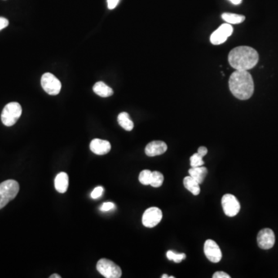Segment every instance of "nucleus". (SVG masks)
<instances>
[{
	"instance_id": "1",
	"label": "nucleus",
	"mask_w": 278,
	"mask_h": 278,
	"mask_svg": "<svg viewBox=\"0 0 278 278\" xmlns=\"http://www.w3.org/2000/svg\"><path fill=\"white\" fill-rule=\"evenodd\" d=\"M229 88L235 98L248 100L254 92L253 77L248 71L236 70L229 79Z\"/></svg>"
},
{
	"instance_id": "2",
	"label": "nucleus",
	"mask_w": 278,
	"mask_h": 278,
	"mask_svg": "<svg viewBox=\"0 0 278 278\" xmlns=\"http://www.w3.org/2000/svg\"><path fill=\"white\" fill-rule=\"evenodd\" d=\"M228 61L235 70L248 71L257 65L259 61V54L250 46H237L230 51Z\"/></svg>"
},
{
	"instance_id": "3",
	"label": "nucleus",
	"mask_w": 278,
	"mask_h": 278,
	"mask_svg": "<svg viewBox=\"0 0 278 278\" xmlns=\"http://www.w3.org/2000/svg\"><path fill=\"white\" fill-rule=\"evenodd\" d=\"M19 185L16 181H4L0 183V209L5 207L9 202L17 196Z\"/></svg>"
},
{
	"instance_id": "4",
	"label": "nucleus",
	"mask_w": 278,
	"mask_h": 278,
	"mask_svg": "<svg viewBox=\"0 0 278 278\" xmlns=\"http://www.w3.org/2000/svg\"><path fill=\"white\" fill-rule=\"evenodd\" d=\"M22 115V107L17 102H10L4 107L1 115L2 124L11 127L17 122Z\"/></svg>"
},
{
	"instance_id": "5",
	"label": "nucleus",
	"mask_w": 278,
	"mask_h": 278,
	"mask_svg": "<svg viewBox=\"0 0 278 278\" xmlns=\"http://www.w3.org/2000/svg\"><path fill=\"white\" fill-rule=\"evenodd\" d=\"M97 270L106 278H119L122 275V271L119 266L114 263L113 261L104 258L98 261Z\"/></svg>"
},
{
	"instance_id": "6",
	"label": "nucleus",
	"mask_w": 278,
	"mask_h": 278,
	"mask_svg": "<svg viewBox=\"0 0 278 278\" xmlns=\"http://www.w3.org/2000/svg\"><path fill=\"white\" fill-rule=\"evenodd\" d=\"M41 86L50 95H58L61 90V83L54 74L46 73L41 77Z\"/></svg>"
},
{
	"instance_id": "7",
	"label": "nucleus",
	"mask_w": 278,
	"mask_h": 278,
	"mask_svg": "<svg viewBox=\"0 0 278 278\" xmlns=\"http://www.w3.org/2000/svg\"><path fill=\"white\" fill-rule=\"evenodd\" d=\"M222 206L227 217H233L237 215L240 210V204L232 194H226L222 198Z\"/></svg>"
},
{
	"instance_id": "8",
	"label": "nucleus",
	"mask_w": 278,
	"mask_h": 278,
	"mask_svg": "<svg viewBox=\"0 0 278 278\" xmlns=\"http://www.w3.org/2000/svg\"><path fill=\"white\" fill-rule=\"evenodd\" d=\"M233 32L234 28L231 24L227 23H223L217 30L212 33L210 36V42L213 45L222 44L232 35Z\"/></svg>"
},
{
	"instance_id": "9",
	"label": "nucleus",
	"mask_w": 278,
	"mask_h": 278,
	"mask_svg": "<svg viewBox=\"0 0 278 278\" xmlns=\"http://www.w3.org/2000/svg\"><path fill=\"white\" fill-rule=\"evenodd\" d=\"M162 219V212L158 207H150L146 209L142 216V223L146 227L152 228L157 226Z\"/></svg>"
},
{
	"instance_id": "10",
	"label": "nucleus",
	"mask_w": 278,
	"mask_h": 278,
	"mask_svg": "<svg viewBox=\"0 0 278 278\" xmlns=\"http://www.w3.org/2000/svg\"><path fill=\"white\" fill-rule=\"evenodd\" d=\"M257 244L261 249H271L275 244V235L274 231L269 228L261 230L257 235Z\"/></svg>"
},
{
	"instance_id": "11",
	"label": "nucleus",
	"mask_w": 278,
	"mask_h": 278,
	"mask_svg": "<svg viewBox=\"0 0 278 278\" xmlns=\"http://www.w3.org/2000/svg\"><path fill=\"white\" fill-rule=\"evenodd\" d=\"M204 253L209 261L218 263L222 259V252L218 244L214 240H207L204 244Z\"/></svg>"
},
{
	"instance_id": "12",
	"label": "nucleus",
	"mask_w": 278,
	"mask_h": 278,
	"mask_svg": "<svg viewBox=\"0 0 278 278\" xmlns=\"http://www.w3.org/2000/svg\"><path fill=\"white\" fill-rule=\"evenodd\" d=\"M167 149H168V146L165 142L162 141H153L146 146L145 152L149 157H155V156H161L165 153Z\"/></svg>"
},
{
	"instance_id": "13",
	"label": "nucleus",
	"mask_w": 278,
	"mask_h": 278,
	"mask_svg": "<svg viewBox=\"0 0 278 278\" xmlns=\"http://www.w3.org/2000/svg\"><path fill=\"white\" fill-rule=\"evenodd\" d=\"M90 148L93 153L98 156H104L111 151V146L108 141L95 138L90 142Z\"/></svg>"
},
{
	"instance_id": "14",
	"label": "nucleus",
	"mask_w": 278,
	"mask_h": 278,
	"mask_svg": "<svg viewBox=\"0 0 278 278\" xmlns=\"http://www.w3.org/2000/svg\"><path fill=\"white\" fill-rule=\"evenodd\" d=\"M55 189L59 193H65L69 186V177L66 173H60L56 176L54 180Z\"/></svg>"
},
{
	"instance_id": "15",
	"label": "nucleus",
	"mask_w": 278,
	"mask_h": 278,
	"mask_svg": "<svg viewBox=\"0 0 278 278\" xmlns=\"http://www.w3.org/2000/svg\"><path fill=\"white\" fill-rule=\"evenodd\" d=\"M93 90L95 94H98V96L102 98H108L114 94L112 88L102 81L97 82L93 87Z\"/></svg>"
},
{
	"instance_id": "16",
	"label": "nucleus",
	"mask_w": 278,
	"mask_h": 278,
	"mask_svg": "<svg viewBox=\"0 0 278 278\" xmlns=\"http://www.w3.org/2000/svg\"><path fill=\"white\" fill-rule=\"evenodd\" d=\"M207 169L202 165V166L195 167V168L192 167L189 170V174H190V176H192L194 179H196L200 184H201L202 182H204V179H205V176L207 175Z\"/></svg>"
},
{
	"instance_id": "17",
	"label": "nucleus",
	"mask_w": 278,
	"mask_h": 278,
	"mask_svg": "<svg viewBox=\"0 0 278 278\" xmlns=\"http://www.w3.org/2000/svg\"><path fill=\"white\" fill-rule=\"evenodd\" d=\"M185 188L189 190L191 193L193 194L194 196H198L200 192V183L194 179L192 176L185 177L183 180Z\"/></svg>"
},
{
	"instance_id": "18",
	"label": "nucleus",
	"mask_w": 278,
	"mask_h": 278,
	"mask_svg": "<svg viewBox=\"0 0 278 278\" xmlns=\"http://www.w3.org/2000/svg\"><path fill=\"white\" fill-rule=\"evenodd\" d=\"M117 121L120 126L125 130L130 132L134 129V123L127 112H121L117 116Z\"/></svg>"
},
{
	"instance_id": "19",
	"label": "nucleus",
	"mask_w": 278,
	"mask_h": 278,
	"mask_svg": "<svg viewBox=\"0 0 278 278\" xmlns=\"http://www.w3.org/2000/svg\"><path fill=\"white\" fill-rule=\"evenodd\" d=\"M222 19L229 24H240L245 20L246 17L244 15H239V14H230V13H224L222 14Z\"/></svg>"
},
{
	"instance_id": "20",
	"label": "nucleus",
	"mask_w": 278,
	"mask_h": 278,
	"mask_svg": "<svg viewBox=\"0 0 278 278\" xmlns=\"http://www.w3.org/2000/svg\"><path fill=\"white\" fill-rule=\"evenodd\" d=\"M164 176L163 175L161 174L158 171H154L152 173V178H151V182L150 185L154 187V188H159L161 186L163 183Z\"/></svg>"
},
{
	"instance_id": "21",
	"label": "nucleus",
	"mask_w": 278,
	"mask_h": 278,
	"mask_svg": "<svg viewBox=\"0 0 278 278\" xmlns=\"http://www.w3.org/2000/svg\"><path fill=\"white\" fill-rule=\"evenodd\" d=\"M166 257L169 261H174L175 263H178L186 259V255L185 253H178L173 250H169L166 253Z\"/></svg>"
},
{
	"instance_id": "22",
	"label": "nucleus",
	"mask_w": 278,
	"mask_h": 278,
	"mask_svg": "<svg viewBox=\"0 0 278 278\" xmlns=\"http://www.w3.org/2000/svg\"><path fill=\"white\" fill-rule=\"evenodd\" d=\"M152 172L148 170V169L142 171L140 174H139V177H138L139 182H140L142 185H146V186L150 185L151 178H152Z\"/></svg>"
},
{
	"instance_id": "23",
	"label": "nucleus",
	"mask_w": 278,
	"mask_h": 278,
	"mask_svg": "<svg viewBox=\"0 0 278 278\" xmlns=\"http://www.w3.org/2000/svg\"><path fill=\"white\" fill-rule=\"evenodd\" d=\"M203 158L200 156L198 153H195L190 157V165L192 168L195 167L202 166L204 165V161L203 160Z\"/></svg>"
},
{
	"instance_id": "24",
	"label": "nucleus",
	"mask_w": 278,
	"mask_h": 278,
	"mask_svg": "<svg viewBox=\"0 0 278 278\" xmlns=\"http://www.w3.org/2000/svg\"><path fill=\"white\" fill-rule=\"evenodd\" d=\"M104 192V188L102 187V186H98L96 188L93 190V192H91V198L94 199V200H97V199H99L101 196H102V194Z\"/></svg>"
},
{
	"instance_id": "25",
	"label": "nucleus",
	"mask_w": 278,
	"mask_h": 278,
	"mask_svg": "<svg viewBox=\"0 0 278 278\" xmlns=\"http://www.w3.org/2000/svg\"><path fill=\"white\" fill-rule=\"evenodd\" d=\"M115 204L111 203V202H108V203H104L101 205L100 210L102 212H108L115 209Z\"/></svg>"
},
{
	"instance_id": "26",
	"label": "nucleus",
	"mask_w": 278,
	"mask_h": 278,
	"mask_svg": "<svg viewBox=\"0 0 278 278\" xmlns=\"http://www.w3.org/2000/svg\"><path fill=\"white\" fill-rule=\"evenodd\" d=\"M213 278H230V275L223 271H218L213 275Z\"/></svg>"
},
{
	"instance_id": "27",
	"label": "nucleus",
	"mask_w": 278,
	"mask_h": 278,
	"mask_svg": "<svg viewBox=\"0 0 278 278\" xmlns=\"http://www.w3.org/2000/svg\"><path fill=\"white\" fill-rule=\"evenodd\" d=\"M9 25L8 19L4 17H0V31L5 29Z\"/></svg>"
},
{
	"instance_id": "28",
	"label": "nucleus",
	"mask_w": 278,
	"mask_h": 278,
	"mask_svg": "<svg viewBox=\"0 0 278 278\" xmlns=\"http://www.w3.org/2000/svg\"><path fill=\"white\" fill-rule=\"evenodd\" d=\"M120 0H108V7L109 10H114L117 4L119 3Z\"/></svg>"
},
{
	"instance_id": "29",
	"label": "nucleus",
	"mask_w": 278,
	"mask_h": 278,
	"mask_svg": "<svg viewBox=\"0 0 278 278\" xmlns=\"http://www.w3.org/2000/svg\"><path fill=\"white\" fill-rule=\"evenodd\" d=\"M207 148H205V147H204V146H201V147H200L199 149H198L197 153L199 154L200 156H201L202 157H204V156H205V155L207 154Z\"/></svg>"
},
{
	"instance_id": "30",
	"label": "nucleus",
	"mask_w": 278,
	"mask_h": 278,
	"mask_svg": "<svg viewBox=\"0 0 278 278\" xmlns=\"http://www.w3.org/2000/svg\"><path fill=\"white\" fill-rule=\"evenodd\" d=\"M229 1L232 2L234 5H240L243 0H229Z\"/></svg>"
},
{
	"instance_id": "31",
	"label": "nucleus",
	"mask_w": 278,
	"mask_h": 278,
	"mask_svg": "<svg viewBox=\"0 0 278 278\" xmlns=\"http://www.w3.org/2000/svg\"><path fill=\"white\" fill-rule=\"evenodd\" d=\"M61 278V277L59 276V275H56V274H54V275H51V276H50V278Z\"/></svg>"
},
{
	"instance_id": "32",
	"label": "nucleus",
	"mask_w": 278,
	"mask_h": 278,
	"mask_svg": "<svg viewBox=\"0 0 278 278\" xmlns=\"http://www.w3.org/2000/svg\"><path fill=\"white\" fill-rule=\"evenodd\" d=\"M161 278H169V276H168L167 275H163L161 276Z\"/></svg>"
}]
</instances>
